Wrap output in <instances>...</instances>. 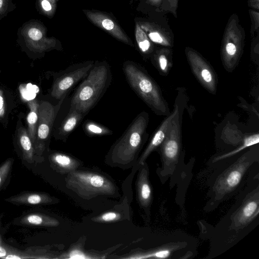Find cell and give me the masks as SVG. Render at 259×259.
I'll list each match as a JSON object with an SVG mask.
<instances>
[{
	"label": "cell",
	"instance_id": "1",
	"mask_svg": "<svg viewBox=\"0 0 259 259\" xmlns=\"http://www.w3.org/2000/svg\"><path fill=\"white\" fill-rule=\"evenodd\" d=\"M112 79L111 67L107 62L94 63L87 76L73 94L70 108L85 115L103 97Z\"/></svg>",
	"mask_w": 259,
	"mask_h": 259
},
{
	"label": "cell",
	"instance_id": "2",
	"mask_svg": "<svg viewBox=\"0 0 259 259\" xmlns=\"http://www.w3.org/2000/svg\"><path fill=\"white\" fill-rule=\"evenodd\" d=\"M149 114L140 113L109 150L107 157L118 166L130 165L137 158L148 136Z\"/></svg>",
	"mask_w": 259,
	"mask_h": 259
},
{
	"label": "cell",
	"instance_id": "3",
	"mask_svg": "<svg viewBox=\"0 0 259 259\" xmlns=\"http://www.w3.org/2000/svg\"><path fill=\"white\" fill-rule=\"evenodd\" d=\"M122 69L131 88L155 114L167 116L170 113L159 86L144 68L127 61Z\"/></svg>",
	"mask_w": 259,
	"mask_h": 259
},
{
	"label": "cell",
	"instance_id": "4",
	"mask_svg": "<svg viewBox=\"0 0 259 259\" xmlns=\"http://www.w3.org/2000/svg\"><path fill=\"white\" fill-rule=\"evenodd\" d=\"M66 187L79 196L91 199L99 195L115 194L114 183L103 175L91 171L73 170L68 174Z\"/></svg>",
	"mask_w": 259,
	"mask_h": 259
},
{
	"label": "cell",
	"instance_id": "5",
	"mask_svg": "<svg viewBox=\"0 0 259 259\" xmlns=\"http://www.w3.org/2000/svg\"><path fill=\"white\" fill-rule=\"evenodd\" d=\"M245 34L236 14L229 17L223 34L220 54L225 70L232 72L238 66L243 53Z\"/></svg>",
	"mask_w": 259,
	"mask_h": 259
},
{
	"label": "cell",
	"instance_id": "6",
	"mask_svg": "<svg viewBox=\"0 0 259 259\" xmlns=\"http://www.w3.org/2000/svg\"><path fill=\"white\" fill-rule=\"evenodd\" d=\"M187 103V96L184 89L179 88L174 105V115L165 138L159 147L166 161H173L179 156L182 144L183 115Z\"/></svg>",
	"mask_w": 259,
	"mask_h": 259
},
{
	"label": "cell",
	"instance_id": "7",
	"mask_svg": "<svg viewBox=\"0 0 259 259\" xmlns=\"http://www.w3.org/2000/svg\"><path fill=\"white\" fill-rule=\"evenodd\" d=\"M94 65L92 61L77 63L58 73L52 85L51 96L59 100L65 98L77 83L87 76Z\"/></svg>",
	"mask_w": 259,
	"mask_h": 259
},
{
	"label": "cell",
	"instance_id": "8",
	"mask_svg": "<svg viewBox=\"0 0 259 259\" xmlns=\"http://www.w3.org/2000/svg\"><path fill=\"white\" fill-rule=\"evenodd\" d=\"M185 53L191 71L198 81L209 93L215 95L218 79L211 65L199 52L191 47H186Z\"/></svg>",
	"mask_w": 259,
	"mask_h": 259
},
{
	"label": "cell",
	"instance_id": "9",
	"mask_svg": "<svg viewBox=\"0 0 259 259\" xmlns=\"http://www.w3.org/2000/svg\"><path fill=\"white\" fill-rule=\"evenodd\" d=\"M65 98L56 106L47 101H41L38 107V120L36 139L34 144L35 153L41 155L49 140L58 112Z\"/></svg>",
	"mask_w": 259,
	"mask_h": 259
},
{
	"label": "cell",
	"instance_id": "10",
	"mask_svg": "<svg viewBox=\"0 0 259 259\" xmlns=\"http://www.w3.org/2000/svg\"><path fill=\"white\" fill-rule=\"evenodd\" d=\"M19 34L26 47L33 52L43 53L55 47L53 40L46 37L44 28L36 21L26 23L21 28Z\"/></svg>",
	"mask_w": 259,
	"mask_h": 259
},
{
	"label": "cell",
	"instance_id": "11",
	"mask_svg": "<svg viewBox=\"0 0 259 259\" xmlns=\"http://www.w3.org/2000/svg\"><path fill=\"white\" fill-rule=\"evenodd\" d=\"M85 13L89 19L95 25L104 29L120 41L133 46L132 42L119 26L108 16L100 12L87 11Z\"/></svg>",
	"mask_w": 259,
	"mask_h": 259
},
{
	"label": "cell",
	"instance_id": "12",
	"mask_svg": "<svg viewBox=\"0 0 259 259\" xmlns=\"http://www.w3.org/2000/svg\"><path fill=\"white\" fill-rule=\"evenodd\" d=\"M174 115V112L172 110L168 116L165 117L154 132L147 146L139 158V164H144L149 155L161 145L165 138Z\"/></svg>",
	"mask_w": 259,
	"mask_h": 259
},
{
	"label": "cell",
	"instance_id": "13",
	"mask_svg": "<svg viewBox=\"0 0 259 259\" xmlns=\"http://www.w3.org/2000/svg\"><path fill=\"white\" fill-rule=\"evenodd\" d=\"M139 25L152 42L164 47H173L174 36L165 28L148 22H141Z\"/></svg>",
	"mask_w": 259,
	"mask_h": 259
},
{
	"label": "cell",
	"instance_id": "14",
	"mask_svg": "<svg viewBox=\"0 0 259 259\" xmlns=\"http://www.w3.org/2000/svg\"><path fill=\"white\" fill-rule=\"evenodd\" d=\"M153 65L162 76H167L173 65L172 50L162 47L154 51L151 57Z\"/></svg>",
	"mask_w": 259,
	"mask_h": 259
},
{
	"label": "cell",
	"instance_id": "15",
	"mask_svg": "<svg viewBox=\"0 0 259 259\" xmlns=\"http://www.w3.org/2000/svg\"><path fill=\"white\" fill-rule=\"evenodd\" d=\"M51 165L58 172L65 174L76 170L79 162L75 158L64 153L55 152L49 156Z\"/></svg>",
	"mask_w": 259,
	"mask_h": 259
},
{
	"label": "cell",
	"instance_id": "16",
	"mask_svg": "<svg viewBox=\"0 0 259 259\" xmlns=\"http://www.w3.org/2000/svg\"><path fill=\"white\" fill-rule=\"evenodd\" d=\"M85 115L70 108L68 113L62 121L57 133L58 139L66 141L69 135L77 126Z\"/></svg>",
	"mask_w": 259,
	"mask_h": 259
},
{
	"label": "cell",
	"instance_id": "17",
	"mask_svg": "<svg viewBox=\"0 0 259 259\" xmlns=\"http://www.w3.org/2000/svg\"><path fill=\"white\" fill-rule=\"evenodd\" d=\"M6 201L17 204H51L53 198L44 193H23L5 199Z\"/></svg>",
	"mask_w": 259,
	"mask_h": 259
},
{
	"label": "cell",
	"instance_id": "18",
	"mask_svg": "<svg viewBox=\"0 0 259 259\" xmlns=\"http://www.w3.org/2000/svg\"><path fill=\"white\" fill-rule=\"evenodd\" d=\"M17 137L23 159L27 162L32 163L35 152L27 130L20 125L17 129Z\"/></svg>",
	"mask_w": 259,
	"mask_h": 259
},
{
	"label": "cell",
	"instance_id": "19",
	"mask_svg": "<svg viewBox=\"0 0 259 259\" xmlns=\"http://www.w3.org/2000/svg\"><path fill=\"white\" fill-rule=\"evenodd\" d=\"M137 194L139 202L143 206H147L151 198V189L147 178L146 171L143 169L139 173L136 184Z\"/></svg>",
	"mask_w": 259,
	"mask_h": 259
},
{
	"label": "cell",
	"instance_id": "20",
	"mask_svg": "<svg viewBox=\"0 0 259 259\" xmlns=\"http://www.w3.org/2000/svg\"><path fill=\"white\" fill-rule=\"evenodd\" d=\"M39 103L36 99L30 100L28 103L29 111L27 117V132L33 144L35 141L38 120V107Z\"/></svg>",
	"mask_w": 259,
	"mask_h": 259
},
{
	"label": "cell",
	"instance_id": "21",
	"mask_svg": "<svg viewBox=\"0 0 259 259\" xmlns=\"http://www.w3.org/2000/svg\"><path fill=\"white\" fill-rule=\"evenodd\" d=\"M136 39L141 53L146 58L151 57L154 51V46L138 23L136 27Z\"/></svg>",
	"mask_w": 259,
	"mask_h": 259
},
{
	"label": "cell",
	"instance_id": "22",
	"mask_svg": "<svg viewBox=\"0 0 259 259\" xmlns=\"http://www.w3.org/2000/svg\"><path fill=\"white\" fill-rule=\"evenodd\" d=\"M24 224L41 226H56L59 222L56 219L42 214H31L27 215L21 220Z\"/></svg>",
	"mask_w": 259,
	"mask_h": 259
},
{
	"label": "cell",
	"instance_id": "23",
	"mask_svg": "<svg viewBox=\"0 0 259 259\" xmlns=\"http://www.w3.org/2000/svg\"><path fill=\"white\" fill-rule=\"evenodd\" d=\"M83 129L85 134L90 137L111 135L113 133L107 127L90 120L84 122Z\"/></svg>",
	"mask_w": 259,
	"mask_h": 259
},
{
	"label": "cell",
	"instance_id": "24",
	"mask_svg": "<svg viewBox=\"0 0 259 259\" xmlns=\"http://www.w3.org/2000/svg\"><path fill=\"white\" fill-rule=\"evenodd\" d=\"M259 142V135L258 133H255L249 136H246L243 141V144L240 146L239 148L236 149L235 150L224 154L223 155L220 156L215 158V161L220 160L226 158L230 156H233L234 154H236L238 152L242 150L243 149L247 148L249 146H252L253 145L257 144Z\"/></svg>",
	"mask_w": 259,
	"mask_h": 259
},
{
	"label": "cell",
	"instance_id": "25",
	"mask_svg": "<svg viewBox=\"0 0 259 259\" xmlns=\"http://www.w3.org/2000/svg\"><path fill=\"white\" fill-rule=\"evenodd\" d=\"M242 169L236 168L230 171L224 179V184L230 189L237 186L242 176Z\"/></svg>",
	"mask_w": 259,
	"mask_h": 259
},
{
	"label": "cell",
	"instance_id": "26",
	"mask_svg": "<svg viewBox=\"0 0 259 259\" xmlns=\"http://www.w3.org/2000/svg\"><path fill=\"white\" fill-rule=\"evenodd\" d=\"M258 209V203L255 200L248 202L243 207L240 213L241 222H246L255 213Z\"/></svg>",
	"mask_w": 259,
	"mask_h": 259
},
{
	"label": "cell",
	"instance_id": "27",
	"mask_svg": "<svg viewBox=\"0 0 259 259\" xmlns=\"http://www.w3.org/2000/svg\"><path fill=\"white\" fill-rule=\"evenodd\" d=\"M249 14L251 22L250 33L252 38L258 33L259 13L257 11L250 9Z\"/></svg>",
	"mask_w": 259,
	"mask_h": 259
},
{
	"label": "cell",
	"instance_id": "28",
	"mask_svg": "<svg viewBox=\"0 0 259 259\" xmlns=\"http://www.w3.org/2000/svg\"><path fill=\"white\" fill-rule=\"evenodd\" d=\"M13 160L7 159L0 166V188L7 178L12 166Z\"/></svg>",
	"mask_w": 259,
	"mask_h": 259
},
{
	"label": "cell",
	"instance_id": "29",
	"mask_svg": "<svg viewBox=\"0 0 259 259\" xmlns=\"http://www.w3.org/2000/svg\"><path fill=\"white\" fill-rule=\"evenodd\" d=\"M15 8V6L12 3V0H0V20L7 16Z\"/></svg>",
	"mask_w": 259,
	"mask_h": 259
},
{
	"label": "cell",
	"instance_id": "30",
	"mask_svg": "<svg viewBox=\"0 0 259 259\" xmlns=\"http://www.w3.org/2000/svg\"><path fill=\"white\" fill-rule=\"evenodd\" d=\"M178 2L179 0H163L161 7L164 11L171 13L175 17H177Z\"/></svg>",
	"mask_w": 259,
	"mask_h": 259
},
{
	"label": "cell",
	"instance_id": "31",
	"mask_svg": "<svg viewBox=\"0 0 259 259\" xmlns=\"http://www.w3.org/2000/svg\"><path fill=\"white\" fill-rule=\"evenodd\" d=\"M120 215L118 213L110 211L106 212L96 218V220L100 222H110L119 220Z\"/></svg>",
	"mask_w": 259,
	"mask_h": 259
},
{
	"label": "cell",
	"instance_id": "32",
	"mask_svg": "<svg viewBox=\"0 0 259 259\" xmlns=\"http://www.w3.org/2000/svg\"><path fill=\"white\" fill-rule=\"evenodd\" d=\"M55 0H38L41 9L46 13L52 12Z\"/></svg>",
	"mask_w": 259,
	"mask_h": 259
},
{
	"label": "cell",
	"instance_id": "33",
	"mask_svg": "<svg viewBox=\"0 0 259 259\" xmlns=\"http://www.w3.org/2000/svg\"><path fill=\"white\" fill-rule=\"evenodd\" d=\"M170 251L169 250H161L146 255L142 258L156 257V258H166L169 256Z\"/></svg>",
	"mask_w": 259,
	"mask_h": 259
},
{
	"label": "cell",
	"instance_id": "34",
	"mask_svg": "<svg viewBox=\"0 0 259 259\" xmlns=\"http://www.w3.org/2000/svg\"><path fill=\"white\" fill-rule=\"evenodd\" d=\"M5 114V104L3 91L0 89V118H3Z\"/></svg>",
	"mask_w": 259,
	"mask_h": 259
},
{
	"label": "cell",
	"instance_id": "35",
	"mask_svg": "<svg viewBox=\"0 0 259 259\" xmlns=\"http://www.w3.org/2000/svg\"><path fill=\"white\" fill-rule=\"evenodd\" d=\"M248 6L251 9L254 10L258 11L259 9V0H248Z\"/></svg>",
	"mask_w": 259,
	"mask_h": 259
},
{
	"label": "cell",
	"instance_id": "36",
	"mask_svg": "<svg viewBox=\"0 0 259 259\" xmlns=\"http://www.w3.org/2000/svg\"><path fill=\"white\" fill-rule=\"evenodd\" d=\"M148 2L152 5L156 7H161L163 0H147Z\"/></svg>",
	"mask_w": 259,
	"mask_h": 259
},
{
	"label": "cell",
	"instance_id": "37",
	"mask_svg": "<svg viewBox=\"0 0 259 259\" xmlns=\"http://www.w3.org/2000/svg\"><path fill=\"white\" fill-rule=\"evenodd\" d=\"M7 255V252L6 248L0 245V258H4Z\"/></svg>",
	"mask_w": 259,
	"mask_h": 259
}]
</instances>
